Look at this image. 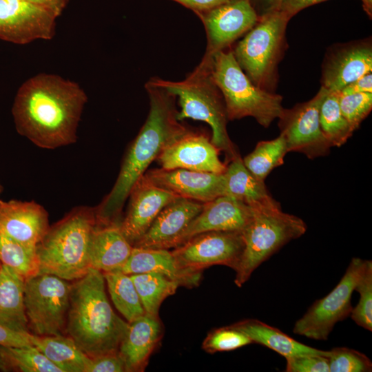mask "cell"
<instances>
[{
  "label": "cell",
  "instance_id": "28",
  "mask_svg": "<svg viewBox=\"0 0 372 372\" xmlns=\"http://www.w3.org/2000/svg\"><path fill=\"white\" fill-rule=\"evenodd\" d=\"M223 174L227 196L249 205L271 197L265 182L258 180L251 174L245 166L239 154L227 163Z\"/></svg>",
  "mask_w": 372,
  "mask_h": 372
},
{
  "label": "cell",
  "instance_id": "14",
  "mask_svg": "<svg viewBox=\"0 0 372 372\" xmlns=\"http://www.w3.org/2000/svg\"><path fill=\"white\" fill-rule=\"evenodd\" d=\"M56 19L27 0H0V39L20 45L50 40L55 34Z\"/></svg>",
  "mask_w": 372,
  "mask_h": 372
},
{
  "label": "cell",
  "instance_id": "15",
  "mask_svg": "<svg viewBox=\"0 0 372 372\" xmlns=\"http://www.w3.org/2000/svg\"><path fill=\"white\" fill-rule=\"evenodd\" d=\"M219 152L207 135L189 130L166 146L156 159L163 169L223 174L227 164L220 161Z\"/></svg>",
  "mask_w": 372,
  "mask_h": 372
},
{
  "label": "cell",
  "instance_id": "5",
  "mask_svg": "<svg viewBox=\"0 0 372 372\" xmlns=\"http://www.w3.org/2000/svg\"><path fill=\"white\" fill-rule=\"evenodd\" d=\"M211 58L203 56L199 64L180 81L153 77L150 80L178 99L177 118L201 121L211 129V141L225 154L227 163L237 154L227 129L228 118L223 96L211 73Z\"/></svg>",
  "mask_w": 372,
  "mask_h": 372
},
{
  "label": "cell",
  "instance_id": "13",
  "mask_svg": "<svg viewBox=\"0 0 372 372\" xmlns=\"http://www.w3.org/2000/svg\"><path fill=\"white\" fill-rule=\"evenodd\" d=\"M207 35L203 55L211 57L218 52L231 48L257 23L259 14L249 0H231L197 15Z\"/></svg>",
  "mask_w": 372,
  "mask_h": 372
},
{
  "label": "cell",
  "instance_id": "2",
  "mask_svg": "<svg viewBox=\"0 0 372 372\" xmlns=\"http://www.w3.org/2000/svg\"><path fill=\"white\" fill-rule=\"evenodd\" d=\"M145 87L149 99L147 117L126 152L112 189L94 208L98 224L121 223L123 207L134 185L164 148L189 130L177 118L174 95L150 79Z\"/></svg>",
  "mask_w": 372,
  "mask_h": 372
},
{
  "label": "cell",
  "instance_id": "32",
  "mask_svg": "<svg viewBox=\"0 0 372 372\" xmlns=\"http://www.w3.org/2000/svg\"><path fill=\"white\" fill-rule=\"evenodd\" d=\"M0 260L24 280L39 273L37 246L20 242L0 234Z\"/></svg>",
  "mask_w": 372,
  "mask_h": 372
},
{
  "label": "cell",
  "instance_id": "23",
  "mask_svg": "<svg viewBox=\"0 0 372 372\" xmlns=\"http://www.w3.org/2000/svg\"><path fill=\"white\" fill-rule=\"evenodd\" d=\"M125 274L157 272L167 276L185 287H197L202 273L180 268L169 249L133 247L126 262L119 269Z\"/></svg>",
  "mask_w": 372,
  "mask_h": 372
},
{
  "label": "cell",
  "instance_id": "43",
  "mask_svg": "<svg viewBox=\"0 0 372 372\" xmlns=\"http://www.w3.org/2000/svg\"><path fill=\"white\" fill-rule=\"evenodd\" d=\"M342 95L360 92H372V74L366 73L359 79L349 83L340 91Z\"/></svg>",
  "mask_w": 372,
  "mask_h": 372
},
{
  "label": "cell",
  "instance_id": "4",
  "mask_svg": "<svg viewBox=\"0 0 372 372\" xmlns=\"http://www.w3.org/2000/svg\"><path fill=\"white\" fill-rule=\"evenodd\" d=\"M96 225L94 208L79 206L50 225L37 245L39 273L70 282L85 275L90 269L88 252Z\"/></svg>",
  "mask_w": 372,
  "mask_h": 372
},
{
  "label": "cell",
  "instance_id": "27",
  "mask_svg": "<svg viewBox=\"0 0 372 372\" xmlns=\"http://www.w3.org/2000/svg\"><path fill=\"white\" fill-rule=\"evenodd\" d=\"M32 342L62 372H85L91 360L66 335L38 336L32 334Z\"/></svg>",
  "mask_w": 372,
  "mask_h": 372
},
{
  "label": "cell",
  "instance_id": "35",
  "mask_svg": "<svg viewBox=\"0 0 372 372\" xmlns=\"http://www.w3.org/2000/svg\"><path fill=\"white\" fill-rule=\"evenodd\" d=\"M251 343V340L245 333L229 325L209 332L202 348L209 353H215L235 350Z\"/></svg>",
  "mask_w": 372,
  "mask_h": 372
},
{
  "label": "cell",
  "instance_id": "42",
  "mask_svg": "<svg viewBox=\"0 0 372 372\" xmlns=\"http://www.w3.org/2000/svg\"><path fill=\"white\" fill-rule=\"evenodd\" d=\"M326 0H278L273 8L285 13L290 19L300 10Z\"/></svg>",
  "mask_w": 372,
  "mask_h": 372
},
{
  "label": "cell",
  "instance_id": "40",
  "mask_svg": "<svg viewBox=\"0 0 372 372\" xmlns=\"http://www.w3.org/2000/svg\"><path fill=\"white\" fill-rule=\"evenodd\" d=\"M85 372H125V369L118 352H115L91 358Z\"/></svg>",
  "mask_w": 372,
  "mask_h": 372
},
{
  "label": "cell",
  "instance_id": "44",
  "mask_svg": "<svg viewBox=\"0 0 372 372\" xmlns=\"http://www.w3.org/2000/svg\"><path fill=\"white\" fill-rule=\"evenodd\" d=\"M192 10L196 15L231 0H172Z\"/></svg>",
  "mask_w": 372,
  "mask_h": 372
},
{
  "label": "cell",
  "instance_id": "25",
  "mask_svg": "<svg viewBox=\"0 0 372 372\" xmlns=\"http://www.w3.org/2000/svg\"><path fill=\"white\" fill-rule=\"evenodd\" d=\"M252 341L263 345L285 358L304 354L329 356V351L318 349L300 343L280 329L256 319H246L231 324Z\"/></svg>",
  "mask_w": 372,
  "mask_h": 372
},
{
  "label": "cell",
  "instance_id": "41",
  "mask_svg": "<svg viewBox=\"0 0 372 372\" xmlns=\"http://www.w3.org/2000/svg\"><path fill=\"white\" fill-rule=\"evenodd\" d=\"M32 334L19 332L0 324V345L21 347L32 345Z\"/></svg>",
  "mask_w": 372,
  "mask_h": 372
},
{
  "label": "cell",
  "instance_id": "38",
  "mask_svg": "<svg viewBox=\"0 0 372 372\" xmlns=\"http://www.w3.org/2000/svg\"><path fill=\"white\" fill-rule=\"evenodd\" d=\"M339 105L342 115L355 131L372 110V92L340 94Z\"/></svg>",
  "mask_w": 372,
  "mask_h": 372
},
{
  "label": "cell",
  "instance_id": "20",
  "mask_svg": "<svg viewBox=\"0 0 372 372\" xmlns=\"http://www.w3.org/2000/svg\"><path fill=\"white\" fill-rule=\"evenodd\" d=\"M50 227L48 214L34 201L0 199V234L37 246Z\"/></svg>",
  "mask_w": 372,
  "mask_h": 372
},
{
  "label": "cell",
  "instance_id": "6",
  "mask_svg": "<svg viewBox=\"0 0 372 372\" xmlns=\"http://www.w3.org/2000/svg\"><path fill=\"white\" fill-rule=\"evenodd\" d=\"M251 220L243 230L245 247L235 272L240 287L255 269L289 241L302 236L307 225L300 218L284 212L272 197L249 205Z\"/></svg>",
  "mask_w": 372,
  "mask_h": 372
},
{
  "label": "cell",
  "instance_id": "46",
  "mask_svg": "<svg viewBox=\"0 0 372 372\" xmlns=\"http://www.w3.org/2000/svg\"><path fill=\"white\" fill-rule=\"evenodd\" d=\"M252 6L257 13L260 15L262 13L273 8L278 0H249Z\"/></svg>",
  "mask_w": 372,
  "mask_h": 372
},
{
  "label": "cell",
  "instance_id": "36",
  "mask_svg": "<svg viewBox=\"0 0 372 372\" xmlns=\"http://www.w3.org/2000/svg\"><path fill=\"white\" fill-rule=\"evenodd\" d=\"M358 302L351 312V319L360 327L372 331V261L369 260L366 269L355 286Z\"/></svg>",
  "mask_w": 372,
  "mask_h": 372
},
{
  "label": "cell",
  "instance_id": "12",
  "mask_svg": "<svg viewBox=\"0 0 372 372\" xmlns=\"http://www.w3.org/2000/svg\"><path fill=\"white\" fill-rule=\"evenodd\" d=\"M328 91L321 87L309 101L290 109L284 108L278 118V126L289 152H299L309 159L330 152L332 147L322 132L319 118L320 107Z\"/></svg>",
  "mask_w": 372,
  "mask_h": 372
},
{
  "label": "cell",
  "instance_id": "47",
  "mask_svg": "<svg viewBox=\"0 0 372 372\" xmlns=\"http://www.w3.org/2000/svg\"><path fill=\"white\" fill-rule=\"evenodd\" d=\"M362 2L363 9L367 14L369 17H372V0H361Z\"/></svg>",
  "mask_w": 372,
  "mask_h": 372
},
{
  "label": "cell",
  "instance_id": "22",
  "mask_svg": "<svg viewBox=\"0 0 372 372\" xmlns=\"http://www.w3.org/2000/svg\"><path fill=\"white\" fill-rule=\"evenodd\" d=\"M163 335V326L158 316L145 313L129 322L118 350L125 372L144 371Z\"/></svg>",
  "mask_w": 372,
  "mask_h": 372
},
{
  "label": "cell",
  "instance_id": "45",
  "mask_svg": "<svg viewBox=\"0 0 372 372\" xmlns=\"http://www.w3.org/2000/svg\"><path fill=\"white\" fill-rule=\"evenodd\" d=\"M59 17L66 7L69 0H27Z\"/></svg>",
  "mask_w": 372,
  "mask_h": 372
},
{
  "label": "cell",
  "instance_id": "9",
  "mask_svg": "<svg viewBox=\"0 0 372 372\" xmlns=\"http://www.w3.org/2000/svg\"><path fill=\"white\" fill-rule=\"evenodd\" d=\"M70 292V281L55 275L39 273L25 280L23 298L30 333L66 335Z\"/></svg>",
  "mask_w": 372,
  "mask_h": 372
},
{
  "label": "cell",
  "instance_id": "16",
  "mask_svg": "<svg viewBox=\"0 0 372 372\" xmlns=\"http://www.w3.org/2000/svg\"><path fill=\"white\" fill-rule=\"evenodd\" d=\"M371 71V39L335 44L325 55L321 87L329 91H340L349 83Z\"/></svg>",
  "mask_w": 372,
  "mask_h": 372
},
{
  "label": "cell",
  "instance_id": "33",
  "mask_svg": "<svg viewBox=\"0 0 372 372\" xmlns=\"http://www.w3.org/2000/svg\"><path fill=\"white\" fill-rule=\"evenodd\" d=\"M288 152L285 138L280 134L274 139L259 141L242 161L254 176L265 182L274 168L284 163V157Z\"/></svg>",
  "mask_w": 372,
  "mask_h": 372
},
{
  "label": "cell",
  "instance_id": "31",
  "mask_svg": "<svg viewBox=\"0 0 372 372\" xmlns=\"http://www.w3.org/2000/svg\"><path fill=\"white\" fill-rule=\"evenodd\" d=\"M0 371L3 372H62L34 346L0 345Z\"/></svg>",
  "mask_w": 372,
  "mask_h": 372
},
{
  "label": "cell",
  "instance_id": "17",
  "mask_svg": "<svg viewBox=\"0 0 372 372\" xmlns=\"http://www.w3.org/2000/svg\"><path fill=\"white\" fill-rule=\"evenodd\" d=\"M143 176L154 185L180 198L203 203L225 195L223 174L160 168L146 171Z\"/></svg>",
  "mask_w": 372,
  "mask_h": 372
},
{
  "label": "cell",
  "instance_id": "7",
  "mask_svg": "<svg viewBox=\"0 0 372 372\" xmlns=\"http://www.w3.org/2000/svg\"><path fill=\"white\" fill-rule=\"evenodd\" d=\"M211 58V73L223 96L229 121L251 116L268 127L282 114V96L255 85L237 63L231 48Z\"/></svg>",
  "mask_w": 372,
  "mask_h": 372
},
{
  "label": "cell",
  "instance_id": "49",
  "mask_svg": "<svg viewBox=\"0 0 372 372\" xmlns=\"http://www.w3.org/2000/svg\"><path fill=\"white\" fill-rule=\"evenodd\" d=\"M1 190H2V187H1V186L0 185V193H1Z\"/></svg>",
  "mask_w": 372,
  "mask_h": 372
},
{
  "label": "cell",
  "instance_id": "48",
  "mask_svg": "<svg viewBox=\"0 0 372 372\" xmlns=\"http://www.w3.org/2000/svg\"><path fill=\"white\" fill-rule=\"evenodd\" d=\"M1 266H2V263H1V262L0 260V270H1Z\"/></svg>",
  "mask_w": 372,
  "mask_h": 372
},
{
  "label": "cell",
  "instance_id": "26",
  "mask_svg": "<svg viewBox=\"0 0 372 372\" xmlns=\"http://www.w3.org/2000/svg\"><path fill=\"white\" fill-rule=\"evenodd\" d=\"M25 280L10 267L0 270V324L19 332H29L24 305Z\"/></svg>",
  "mask_w": 372,
  "mask_h": 372
},
{
  "label": "cell",
  "instance_id": "39",
  "mask_svg": "<svg viewBox=\"0 0 372 372\" xmlns=\"http://www.w3.org/2000/svg\"><path fill=\"white\" fill-rule=\"evenodd\" d=\"M286 359L287 372H329L328 357L304 354Z\"/></svg>",
  "mask_w": 372,
  "mask_h": 372
},
{
  "label": "cell",
  "instance_id": "24",
  "mask_svg": "<svg viewBox=\"0 0 372 372\" xmlns=\"http://www.w3.org/2000/svg\"><path fill=\"white\" fill-rule=\"evenodd\" d=\"M121 223L96 225L89 247V264L102 272L118 270L130 257L132 245L124 236Z\"/></svg>",
  "mask_w": 372,
  "mask_h": 372
},
{
  "label": "cell",
  "instance_id": "21",
  "mask_svg": "<svg viewBox=\"0 0 372 372\" xmlns=\"http://www.w3.org/2000/svg\"><path fill=\"white\" fill-rule=\"evenodd\" d=\"M203 203L178 198L166 205L132 247L169 249L175 239L201 211Z\"/></svg>",
  "mask_w": 372,
  "mask_h": 372
},
{
  "label": "cell",
  "instance_id": "18",
  "mask_svg": "<svg viewBox=\"0 0 372 372\" xmlns=\"http://www.w3.org/2000/svg\"><path fill=\"white\" fill-rule=\"evenodd\" d=\"M251 207L224 195L204 203L201 211L172 242L175 248L198 234L214 231H243L251 218Z\"/></svg>",
  "mask_w": 372,
  "mask_h": 372
},
{
  "label": "cell",
  "instance_id": "1",
  "mask_svg": "<svg viewBox=\"0 0 372 372\" xmlns=\"http://www.w3.org/2000/svg\"><path fill=\"white\" fill-rule=\"evenodd\" d=\"M87 101L85 92L74 81L54 74L34 75L20 86L14 99L17 131L43 149L74 143Z\"/></svg>",
  "mask_w": 372,
  "mask_h": 372
},
{
  "label": "cell",
  "instance_id": "19",
  "mask_svg": "<svg viewBox=\"0 0 372 372\" xmlns=\"http://www.w3.org/2000/svg\"><path fill=\"white\" fill-rule=\"evenodd\" d=\"M121 229L133 245L146 232L160 211L179 196L159 187L143 176L132 189Z\"/></svg>",
  "mask_w": 372,
  "mask_h": 372
},
{
  "label": "cell",
  "instance_id": "30",
  "mask_svg": "<svg viewBox=\"0 0 372 372\" xmlns=\"http://www.w3.org/2000/svg\"><path fill=\"white\" fill-rule=\"evenodd\" d=\"M133 280L145 313L158 316L163 301L173 295L180 285L157 272L130 275Z\"/></svg>",
  "mask_w": 372,
  "mask_h": 372
},
{
  "label": "cell",
  "instance_id": "10",
  "mask_svg": "<svg viewBox=\"0 0 372 372\" xmlns=\"http://www.w3.org/2000/svg\"><path fill=\"white\" fill-rule=\"evenodd\" d=\"M369 260L351 259L344 274L333 289L317 300L298 320L293 328L295 334L316 340H327L334 326L350 316L351 296Z\"/></svg>",
  "mask_w": 372,
  "mask_h": 372
},
{
  "label": "cell",
  "instance_id": "11",
  "mask_svg": "<svg viewBox=\"0 0 372 372\" xmlns=\"http://www.w3.org/2000/svg\"><path fill=\"white\" fill-rule=\"evenodd\" d=\"M244 247L242 231H214L194 236L171 251L180 268L202 273L213 265L235 271Z\"/></svg>",
  "mask_w": 372,
  "mask_h": 372
},
{
  "label": "cell",
  "instance_id": "8",
  "mask_svg": "<svg viewBox=\"0 0 372 372\" xmlns=\"http://www.w3.org/2000/svg\"><path fill=\"white\" fill-rule=\"evenodd\" d=\"M290 18L272 8L259 15L257 23L232 49L234 57L257 87L274 92L277 69L287 48L286 29Z\"/></svg>",
  "mask_w": 372,
  "mask_h": 372
},
{
  "label": "cell",
  "instance_id": "34",
  "mask_svg": "<svg viewBox=\"0 0 372 372\" xmlns=\"http://www.w3.org/2000/svg\"><path fill=\"white\" fill-rule=\"evenodd\" d=\"M339 91H328L319 112L320 125L331 147H341L353 135L354 130L342 115L339 105Z\"/></svg>",
  "mask_w": 372,
  "mask_h": 372
},
{
  "label": "cell",
  "instance_id": "37",
  "mask_svg": "<svg viewBox=\"0 0 372 372\" xmlns=\"http://www.w3.org/2000/svg\"><path fill=\"white\" fill-rule=\"evenodd\" d=\"M329 372H369L372 362L364 354L348 347H334L328 356Z\"/></svg>",
  "mask_w": 372,
  "mask_h": 372
},
{
  "label": "cell",
  "instance_id": "3",
  "mask_svg": "<svg viewBox=\"0 0 372 372\" xmlns=\"http://www.w3.org/2000/svg\"><path fill=\"white\" fill-rule=\"evenodd\" d=\"M102 271L90 268L71 281L66 335L90 358L118 352L129 322L112 308Z\"/></svg>",
  "mask_w": 372,
  "mask_h": 372
},
{
  "label": "cell",
  "instance_id": "29",
  "mask_svg": "<svg viewBox=\"0 0 372 372\" xmlns=\"http://www.w3.org/2000/svg\"><path fill=\"white\" fill-rule=\"evenodd\" d=\"M111 299L127 322L145 314L131 276L120 270L103 272Z\"/></svg>",
  "mask_w": 372,
  "mask_h": 372
}]
</instances>
